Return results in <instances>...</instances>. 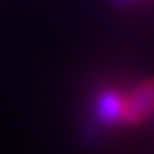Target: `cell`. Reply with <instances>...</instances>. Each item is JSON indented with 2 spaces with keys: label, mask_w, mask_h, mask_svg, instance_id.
Segmentation results:
<instances>
[{
  "label": "cell",
  "mask_w": 154,
  "mask_h": 154,
  "mask_svg": "<svg viewBox=\"0 0 154 154\" xmlns=\"http://www.w3.org/2000/svg\"><path fill=\"white\" fill-rule=\"evenodd\" d=\"M125 115V95H121L115 88L101 91L95 99V119L99 125H117L123 123Z\"/></svg>",
  "instance_id": "obj_1"
},
{
  "label": "cell",
  "mask_w": 154,
  "mask_h": 154,
  "mask_svg": "<svg viewBox=\"0 0 154 154\" xmlns=\"http://www.w3.org/2000/svg\"><path fill=\"white\" fill-rule=\"evenodd\" d=\"M154 113V80L138 84L125 97V115L123 123H140Z\"/></svg>",
  "instance_id": "obj_2"
}]
</instances>
